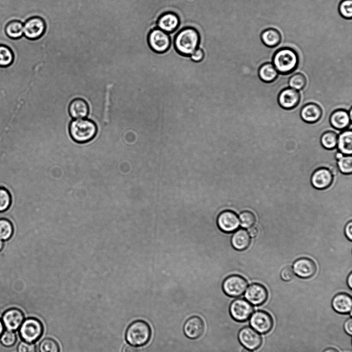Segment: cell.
Returning <instances> with one entry per match:
<instances>
[{
	"instance_id": "6da1fadb",
	"label": "cell",
	"mask_w": 352,
	"mask_h": 352,
	"mask_svg": "<svg viewBox=\"0 0 352 352\" xmlns=\"http://www.w3.org/2000/svg\"><path fill=\"white\" fill-rule=\"evenodd\" d=\"M200 43V34L192 27L182 29L175 36L174 41L176 51L184 56H190L198 48Z\"/></svg>"
},
{
	"instance_id": "7a4b0ae2",
	"label": "cell",
	"mask_w": 352,
	"mask_h": 352,
	"mask_svg": "<svg viewBox=\"0 0 352 352\" xmlns=\"http://www.w3.org/2000/svg\"><path fill=\"white\" fill-rule=\"evenodd\" d=\"M299 62V55L292 48L284 47L277 50L273 57V65L278 73L288 75L294 71Z\"/></svg>"
},
{
	"instance_id": "3957f363",
	"label": "cell",
	"mask_w": 352,
	"mask_h": 352,
	"mask_svg": "<svg viewBox=\"0 0 352 352\" xmlns=\"http://www.w3.org/2000/svg\"><path fill=\"white\" fill-rule=\"evenodd\" d=\"M94 122L89 120H76L71 123L69 131L72 138L76 143L83 144L92 140L97 133Z\"/></svg>"
},
{
	"instance_id": "277c9868",
	"label": "cell",
	"mask_w": 352,
	"mask_h": 352,
	"mask_svg": "<svg viewBox=\"0 0 352 352\" xmlns=\"http://www.w3.org/2000/svg\"><path fill=\"white\" fill-rule=\"evenodd\" d=\"M151 336V330L147 323L137 320L128 327L126 334L127 342L134 346H141L149 341Z\"/></svg>"
},
{
	"instance_id": "5b68a950",
	"label": "cell",
	"mask_w": 352,
	"mask_h": 352,
	"mask_svg": "<svg viewBox=\"0 0 352 352\" xmlns=\"http://www.w3.org/2000/svg\"><path fill=\"white\" fill-rule=\"evenodd\" d=\"M18 330L22 340L34 343L43 335L44 327L39 319L30 317L25 319Z\"/></svg>"
},
{
	"instance_id": "8992f818",
	"label": "cell",
	"mask_w": 352,
	"mask_h": 352,
	"mask_svg": "<svg viewBox=\"0 0 352 352\" xmlns=\"http://www.w3.org/2000/svg\"><path fill=\"white\" fill-rule=\"evenodd\" d=\"M248 286L247 280L238 275H233L227 277L223 283V290L226 295L232 298L242 296Z\"/></svg>"
},
{
	"instance_id": "52a82bcc",
	"label": "cell",
	"mask_w": 352,
	"mask_h": 352,
	"mask_svg": "<svg viewBox=\"0 0 352 352\" xmlns=\"http://www.w3.org/2000/svg\"><path fill=\"white\" fill-rule=\"evenodd\" d=\"M148 42L150 48L155 53L160 54L166 52L171 46V39L169 34L159 28L153 29L149 33Z\"/></svg>"
},
{
	"instance_id": "ba28073f",
	"label": "cell",
	"mask_w": 352,
	"mask_h": 352,
	"mask_svg": "<svg viewBox=\"0 0 352 352\" xmlns=\"http://www.w3.org/2000/svg\"><path fill=\"white\" fill-rule=\"evenodd\" d=\"M250 323L252 328L258 333L265 334L270 332L273 327L271 315L265 311L257 310L251 315Z\"/></svg>"
},
{
	"instance_id": "9c48e42d",
	"label": "cell",
	"mask_w": 352,
	"mask_h": 352,
	"mask_svg": "<svg viewBox=\"0 0 352 352\" xmlns=\"http://www.w3.org/2000/svg\"><path fill=\"white\" fill-rule=\"evenodd\" d=\"M46 30L45 20L40 17L28 19L23 25V34L31 40H36L43 36Z\"/></svg>"
},
{
	"instance_id": "30bf717a",
	"label": "cell",
	"mask_w": 352,
	"mask_h": 352,
	"mask_svg": "<svg viewBox=\"0 0 352 352\" xmlns=\"http://www.w3.org/2000/svg\"><path fill=\"white\" fill-rule=\"evenodd\" d=\"M254 311L253 306L247 300L238 299L230 304L229 312L231 317L238 322H243L247 321Z\"/></svg>"
},
{
	"instance_id": "8fae6325",
	"label": "cell",
	"mask_w": 352,
	"mask_h": 352,
	"mask_svg": "<svg viewBox=\"0 0 352 352\" xmlns=\"http://www.w3.org/2000/svg\"><path fill=\"white\" fill-rule=\"evenodd\" d=\"M268 297V293L266 287L258 283L251 284L245 293L247 300L255 306H260L265 303Z\"/></svg>"
},
{
	"instance_id": "7c38bea8",
	"label": "cell",
	"mask_w": 352,
	"mask_h": 352,
	"mask_svg": "<svg viewBox=\"0 0 352 352\" xmlns=\"http://www.w3.org/2000/svg\"><path fill=\"white\" fill-rule=\"evenodd\" d=\"M292 269L298 277L307 279L311 278L316 274L317 266L312 260L303 257L295 261Z\"/></svg>"
},
{
	"instance_id": "4fadbf2b",
	"label": "cell",
	"mask_w": 352,
	"mask_h": 352,
	"mask_svg": "<svg viewBox=\"0 0 352 352\" xmlns=\"http://www.w3.org/2000/svg\"><path fill=\"white\" fill-rule=\"evenodd\" d=\"M241 343L246 348L255 350L262 344V338L257 332L250 327L243 328L239 334Z\"/></svg>"
},
{
	"instance_id": "5bb4252c",
	"label": "cell",
	"mask_w": 352,
	"mask_h": 352,
	"mask_svg": "<svg viewBox=\"0 0 352 352\" xmlns=\"http://www.w3.org/2000/svg\"><path fill=\"white\" fill-rule=\"evenodd\" d=\"M23 312L17 308H11L7 310L2 319L6 330L17 332L25 320Z\"/></svg>"
},
{
	"instance_id": "9a60e30c",
	"label": "cell",
	"mask_w": 352,
	"mask_h": 352,
	"mask_svg": "<svg viewBox=\"0 0 352 352\" xmlns=\"http://www.w3.org/2000/svg\"><path fill=\"white\" fill-rule=\"evenodd\" d=\"M219 228L223 232L230 233L236 231L240 227V221L236 213L227 210L221 213L217 220Z\"/></svg>"
},
{
	"instance_id": "2e32d148",
	"label": "cell",
	"mask_w": 352,
	"mask_h": 352,
	"mask_svg": "<svg viewBox=\"0 0 352 352\" xmlns=\"http://www.w3.org/2000/svg\"><path fill=\"white\" fill-rule=\"evenodd\" d=\"M333 175L330 170L325 167L316 169L312 174L311 183L318 190L326 189L332 184Z\"/></svg>"
},
{
	"instance_id": "e0dca14e",
	"label": "cell",
	"mask_w": 352,
	"mask_h": 352,
	"mask_svg": "<svg viewBox=\"0 0 352 352\" xmlns=\"http://www.w3.org/2000/svg\"><path fill=\"white\" fill-rule=\"evenodd\" d=\"M180 24L179 17L173 12H166L163 14L158 19V28L163 31L172 33L177 30Z\"/></svg>"
},
{
	"instance_id": "ac0fdd59",
	"label": "cell",
	"mask_w": 352,
	"mask_h": 352,
	"mask_svg": "<svg viewBox=\"0 0 352 352\" xmlns=\"http://www.w3.org/2000/svg\"><path fill=\"white\" fill-rule=\"evenodd\" d=\"M299 92L292 88H286L278 96V102L284 109L290 110L296 108L300 101Z\"/></svg>"
},
{
	"instance_id": "d6986e66",
	"label": "cell",
	"mask_w": 352,
	"mask_h": 352,
	"mask_svg": "<svg viewBox=\"0 0 352 352\" xmlns=\"http://www.w3.org/2000/svg\"><path fill=\"white\" fill-rule=\"evenodd\" d=\"M204 330L203 321L197 316L188 319L184 327L185 335L191 339H196L200 337L203 334Z\"/></svg>"
},
{
	"instance_id": "ffe728a7",
	"label": "cell",
	"mask_w": 352,
	"mask_h": 352,
	"mask_svg": "<svg viewBox=\"0 0 352 352\" xmlns=\"http://www.w3.org/2000/svg\"><path fill=\"white\" fill-rule=\"evenodd\" d=\"M300 114L303 121L307 123L312 124L320 120L322 115V110L318 104L315 103H309L302 108Z\"/></svg>"
},
{
	"instance_id": "44dd1931",
	"label": "cell",
	"mask_w": 352,
	"mask_h": 352,
	"mask_svg": "<svg viewBox=\"0 0 352 352\" xmlns=\"http://www.w3.org/2000/svg\"><path fill=\"white\" fill-rule=\"evenodd\" d=\"M333 309L341 314L351 312L352 299L350 296L345 293H338L333 298L332 302Z\"/></svg>"
},
{
	"instance_id": "7402d4cb",
	"label": "cell",
	"mask_w": 352,
	"mask_h": 352,
	"mask_svg": "<svg viewBox=\"0 0 352 352\" xmlns=\"http://www.w3.org/2000/svg\"><path fill=\"white\" fill-rule=\"evenodd\" d=\"M232 247L238 251H244L251 243V237L248 232L244 229H240L234 232L231 239Z\"/></svg>"
},
{
	"instance_id": "603a6c76",
	"label": "cell",
	"mask_w": 352,
	"mask_h": 352,
	"mask_svg": "<svg viewBox=\"0 0 352 352\" xmlns=\"http://www.w3.org/2000/svg\"><path fill=\"white\" fill-rule=\"evenodd\" d=\"M330 123L332 126L337 130H343L347 128L351 123L348 112L344 110H337L334 111L330 117Z\"/></svg>"
},
{
	"instance_id": "cb8c5ba5",
	"label": "cell",
	"mask_w": 352,
	"mask_h": 352,
	"mask_svg": "<svg viewBox=\"0 0 352 352\" xmlns=\"http://www.w3.org/2000/svg\"><path fill=\"white\" fill-rule=\"evenodd\" d=\"M69 111L73 118L83 119L89 114V107L84 99L77 98L70 103Z\"/></svg>"
},
{
	"instance_id": "d4e9b609",
	"label": "cell",
	"mask_w": 352,
	"mask_h": 352,
	"mask_svg": "<svg viewBox=\"0 0 352 352\" xmlns=\"http://www.w3.org/2000/svg\"><path fill=\"white\" fill-rule=\"evenodd\" d=\"M260 38L264 45L271 48L278 46L282 41L281 33L275 28L266 29L261 33Z\"/></svg>"
},
{
	"instance_id": "484cf974",
	"label": "cell",
	"mask_w": 352,
	"mask_h": 352,
	"mask_svg": "<svg viewBox=\"0 0 352 352\" xmlns=\"http://www.w3.org/2000/svg\"><path fill=\"white\" fill-rule=\"evenodd\" d=\"M338 149L343 155H351L352 154V131L346 130L338 136Z\"/></svg>"
},
{
	"instance_id": "4316f807",
	"label": "cell",
	"mask_w": 352,
	"mask_h": 352,
	"mask_svg": "<svg viewBox=\"0 0 352 352\" xmlns=\"http://www.w3.org/2000/svg\"><path fill=\"white\" fill-rule=\"evenodd\" d=\"M258 75L260 79L266 83L273 82L278 76V72L271 63L262 65L259 69Z\"/></svg>"
},
{
	"instance_id": "83f0119b",
	"label": "cell",
	"mask_w": 352,
	"mask_h": 352,
	"mask_svg": "<svg viewBox=\"0 0 352 352\" xmlns=\"http://www.w3.org/2000/svg\"><path fill=\"white\" fill-rule=\"evenodd\" d=\"M6 33L12 39H19L23 35V24L18 20L12 21L6 26Z\"/></svg>"
},
{
	"instance_id": "f1b7e54d",
	"label": "cell",
	"mask_w": 352,
	"mask_h": 352,
	"mask_svg": "<svg viewBox=\"0 0 352 352\" xmlns=\"http://www.w3.org/2000/svg\"><path fill=\"white\" fill-rule=\"evenodd\" d=\"M338 135L334 131H329L323 134L321 137V143L326 149H334L337 145Z\"/></svg>"
},
{
	"instance_id": "f546056e",
	"label": "cell",
	"mask_w": 352,
	"mask_h": 352,
	"mask_svg": "<svg viewBox=\"0 0 352 352\" xmlns=\"http://www.w3.org/2000/svg\"><path fill=\"white\" fill-rule=\"evenodd\" d=\"M14 54L12 50L5 45H0V66L6 67L14 61Z\"/></svg>"
},
{
	"instance_id": "4dcf8cb0",
	"label": "cell",
	"mask_w": 352,
	"mask_h": 352,
	"mask_svg": "<svg viewBox=\"0 0 352 352\" xmlns=\"http://www.w3.org/2000/svg\"><path fill=\"white\" fill-rule=\"evenodd\" d=\"M306 83V77L301 73H297L292 75L289 80V85L290 88L297 91L304 89Z\"/></svg>"
},
{
	"instance_id": "1f68e13d",
	"label": "cell",
	"mask_w": 352,
	"mask_h": 352,
	"mask_svg": "<svg viewBox=\"0 0 352 352\" xmlns=\"http://www.w3.org/2000/svg\"><path fill=\"white\" fill-rule=\"evenodd\" d=\"M13 230L12 224L9 220L0 219V239L5 241L10 239Z\"/></svg>"
},
{
	"instance_id": "d6a6232c",
	"label": "cell",
	"mask_w": 352,
	"mask_h": 352,
	"mask_svg": "<svg viewBox=\"0 0 352 352\" xmlns=\"http://www.w3.org/2000/svg\"><path fill=\"white\" fill-rule=\"evenodd\" d=\"M17 333L16 332L5 330L0 336V343L7 347L14 345L18 340Z\"/></svg>"
},
{
	"instance_id": "836d02e7",
	"label": "cell",
	"mask_w": 352,
	"mask_h": 352,
	"mask_svg": "<svg viewBox=\"0 0 352 352\" xmlns=\"http://www.w3.org/2000/svg\"><path fill=\"white\" fill-rule=\"evenodd\" d=\"M39 349L40 352H60L59 345L54 339L46 338L40 343Z\"/></svg>"
},
{
	"instance_id": "e575fe53",
	"label": "cell",
	"mask_w": 352,
	"mask_h": 352,
	"mask_svg": "<svg viewBox=\"0 0 352 352\" xmlns=\"http://www.w3.org/2000/svg\"><path fill=\"white\" fill-rule=\"evenodd\" d=\"M240 224L243 228H250L253 226L256 222V218L253 213L250 211L242 212L239 217Z\"/></svg>"
},
{
	"instance_id": "d590c367",
	"label": "cell",
	"mask_w": 352,
	"mask_h": 352,
	"mask_svg": "<svg viewBox=\"0 0 352 352\" xmlns=\"http://www.w3.org/2000/svg\"><path fill=\"white\" fill-rule=\"evenodd\" d=\"M338 168L344 174H350L352 172V157L351 155H345L338 160Z\"/></svg>"
},
{
	"instance_id": "8d00e7d4",
	"label": "cell",
	"mask_w": 352,
	"mask_h": 352,
	"mask_svg": "<svg viewBox=\"0 0 352 352\" xmlns=\"http://www.w3.org/2000/svg\"><path fill=\"white\" fill-rule=\"evenodd\" d=\"M11 204V196L9 191L0 188V213L7 210Z\"/></svg>"
},
{
	"instance_id": "74e56055",
	"label": "cell",
	"mask_w": 352,
	"mask_h": 352,
	"mask_svg": "<svg viewBox=\"0 0 352 352\" xmlns=\"http://www.w3.org/2000/svg\"><path fill=\"white\" fill-rule=\"evenodd\" d=\"M340 15L345 19L352 18V0H342L339 6Z\"/></svg>"
},
{
	"instance_id": "f35d334b",
	"label": "cell",
	"mask_w": 352,
	"mask_h": 352,
	"mask_svg": "<svg viewBox=\"0 0 352 352\" xmlns=\"http://www.w3.org/2000/svg\"><path fill=\"white\" fill-rule=\"evenodd\" d=\"M112 86H107L105 95L103 121L105 124H107L109 121V110L110 106V91Z\"/></svg>"
},
{
	"instance_id": "ab89813d",
	"label": "cell",
	"mask_w": 352,
	"mask_h": 352,
	"mask_svg": "<svg viewBox=\"0 0 352 352\" xmlns=\"http://www.w3.org/2000/svg\"><path fill=\"white\" fill-rule=\"evenodd\" d=\"M17 352H36V346L34 343L22 340L17 345Z\"/></svg>"
},
{
	"instance_id": "60d3db41",
	"label": "cell",
	"mask_w": 352,
	"mask_h": 352,
	"mask_svg": "<svg viewBox=\"0 0 352 352\" xmlns=\"http://www.w3.org/2000/svg\"><path fill=\"white\" fill-rule=\"evenodd\" d=\"M280 275L282 280L289 281L294 277L295 273L291 267H287L282 270Z\"/></svg>"
},
{
	"instance_id": "b9f144b4",
	"label": "cell",
	"mask_w": 352,
	"mask_h": 352,
	"mask_svg": "<svg viewBox=\"0 0 352 352\" xmlns=\"http://www.w3.org/2000/svg\"><path fill=\"white\" fill-rule=\"evenodd\" d=\"M191 60L195 62H201L204 57V52L201 49L198 48L191 55Z\"/></svg>"
},
{
	"instance_id": "7bdbcfd3",
	"label": "cell",
	"mask_w": 352,
	"mask_h": 352,
	"mask_svg": "<svg viewBox=\"0 0 352 352\" xmlns=\"http://www.w3.org/2000/svg\"><path fill=\"white\" fill-rule=\"evenodd\" d=\"M344 232L346 238L349 240H352V222L349 221L345 226Z\"/></svg>"
},
{
	"instance_id": "ee69618b",
	"label": "cell",
	"mask_w": 352,
	"mask_h": 352,
	"mask_svg": "<svg viewBox=\"0 0 352 352\" xmlns=\"http://www.w3.org/2000/svg\"><path fill=\"white\" fill-rule=\"evenodd\" d=\"M344 329L345 332L351 336L352 334V319L351 318L347 319L344 325Z\"/></svg>"
},
{
	"instance_id": "f6af8a7d",
	"label": "cell",
	"mask_w": 352,
	"mask_h": 352,
	"mask_svg": "<svg viewBox=\"0 0 352 352\" xmlns=\"http://www.w3.org/2000/svg\"><path fill=\"white\" fill-rule=\"evenodd\" d=\"M123 352H138L137 347L131 344L126 345L123 349Z\"/></svg>"
},
{
	"instance_id": "bcb514c9",
	"label": "cell",
	"mask_w": 352,
	"mask_h": 352,
	"mask_svg": "<svg viewBox=\"0 0 352 352\" xmlns=\"http://www.w3.org/2000/svg\"><path fill=\"white\" fill-rule=\"evenodd\" d=\"M248 233L252 238H255L258 233V230L256 227L252 226L249 228Z\"/></svg>"
},
{
	"instance_id": "7dc6e473",
	"label": "cell",
	"mask_w": 352,
	"mask_h": 352,
	"mask_svg": "<svg viewBox=\"0 0 352 352\" xmlns=\"http://www.w3.org/2000/svg\"><path fill=\"white\" fill-rule=\"evenodd\" d=\"M333 175H336L338 173L339 169L338 166L335 165H331L329 169Z\"/></svg>"
},
{
	"instance_id": "c3c4849f",
	"label": "cell",
	"mask_w": 352,
	"mask_h": 352,
	"mask_svg": "<svg viewBox=\"0 0 352 352\" xmlns=\"http://www.w3.org/2000/svg\"><path fill=\"white\" fill-rule=\"evenodd\" d=\"M347 283L350 289H352V273H350L347 278Z\"/></svg>"
},
{
	"instance_id": "681fc988",
	"label": "cell",
	"mask_w": 352,
	"mask_h": 352,
	"mask_svg": "<svg viewBox=\"0 0 352 352\" xmlns=\"http://www.w3.org/2000/svg\"><path fill=\"white\" fill-rule=\"evenodd\" d=\"M5 329L2 320L0 319V336H1Z\"/></svg>"
},
{
	"instance_id": "f907efd6",
	"label": "cell",
	"mask_w": 352,
	"mask_h": 352,
	"mask_svg": "<svg viewBox=\"0 0 352 352\" xmlns=\"http://www.w3.org/2000/svg\"><path fill=\"white\" fill-rule=\"evenodd\" d=\"M323 352H339L336 348L334 347H329L325 349Z\"/></svg>"
},
{
	"instance_id": "816d5d0a",
	"label": "cell",
	"mask_w": 352,
	"mask_h": 352,
	"mask_svg": "<svg viewBox=\"0 0 352 352\" xmlns=\"http://www.w3.org/2000/svg\"><path fill=\"white\" fill-rule=\"evenodd\" d=\"M343 156V155L342 154H341V153H337L336 154V159H337V160L340 159Z\"/></svg>"
},
{
	"instance_id": "f5cc1de1",
	"label": "cell",
	"mask_w": 352,
	"mask_h": 352,
	"mask_svg": "<svg viewBox=\"0 0 352 352\" xmlns=\"http://www.w3.org/2000/svg\"><path fill=\"white\" fill-rule=\"evenodd\" d=\"M4 247V242L3 240L0 239V251H1L3 248Z\"/></svg>"
},
{
	"instance_id": "db71d44e",
	"label": "cell",
	"mask_w": 352,
	"mask_h": 352,
	"mask_svg": "<svg viewBox=\"0 0 352 352\" xmlns=\"http://www.w3.org/2000/svg\"><path fill=\"white\" fill-rule=\"evenodd\" d=\"M242 352H253V351L251 349L245 348L242 350Z\"/></svg>"
}]
</instances>
